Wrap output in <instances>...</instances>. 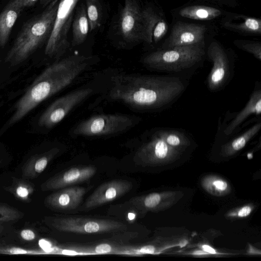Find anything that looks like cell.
Instances as JSON below:
<instances>
[{
	"instance_id": "6da1fadb",
	"label": "cell",
	"mask_w": 261,
	"mask_h": 261,
	"mask_svg": "<svg viewBox=\"0 0 261 261\" xmlns=\"http://www.w3.org/2000/svg\"><path fill=\"white\" fill-rule=\"evenodd\" d=\"M184 76L119 73L113 75L105 95L109 101L144 113L159 112L174 104L186 90Z\"/></svg>"
},
{
	"instance_id": "7a4b0ae2",
	"label": "cell",
	"mask_w": 261,
	"mask_h": 261,
	"mask_svg": "<svg viewBox=\"0 0 261 261\" xmlns=\"http://www.w3.org/2000/svg\"><path fill=\"white\" fill-rule=\"evenodd\" d=\"M93 60L92 57L73 55L48 67L20 99L10 124L18 121L43 100L70 85L90 68Z\"/></svg>"
},
{
	"instance_id": "3957f363",
	"label": "cell",
	"mask_w": 261,
	"mask_h": 261,
	"mask_svg": "<svg viewBox=\"0 0 261 261\" xmlns=\"http://www.w3.org/2000/svg\"><path fill=\"white\" fill-rule=\"evenodd\" d=\"M204 45L161 48L144 56L141 62L149 70L183 76L184 73L193 71L203 63L206 58Z\"/></svg>"
},
{
	"instance_id": "277c9868",
	"label": "cell",
	"mask_w": 261,
	"mask_h": 261,
	"mask_svg": "<svg viewBox=\"0 0 261 261\" xmlns=\"http://www.w3.org/2000/svg\"><path fill=\"white\" fill-rule=\"evenodd\" d=\"M59 1L54 0L41 14L24 24L8 54V61H22L45 40H48L53 28Z\"/></svg>"
},
{
	"instance_id": "5b68a950",
	"label": "cell",
	"mask_w": 261,
	"mask_h": 261,
	"mask_svg": "<svg viewBox=\"0 0 261 261\" xmlns=\"http://www.w3.org/2000/svg\"><path fill=\"white\" fill-rule=\"evenodd\" d=\"M141 120L140 117L126 114H96L76 124L69 134L72 137L88 138L113 137L127 132Z\"/></svg>"
},
{
	"instance_id": "8992f818",
	"label": "cell",
	"mask_w": 261,
	"mask_h": 261,
	"mask_svg": "<svg viewBox=\"0 0 261 261\" xmlns=\"http://www.w3.org/2000/svg\"><path fill=\"white\" fill-rule=\"evenodd\" d=\"M206 57L213 64L206 80V87L211 92H220L230 83L234 76L236 59L217 42L210 44L206 51Z\"/></svg>"
},
{
	"instance_id": "52a82bcc",
	"label": "cell",
	"mask_w": 261,
	"mask_h": 261,
	"mask_svg": "<svg viewBox=\"0 0 261 261\" xmlns=\"http://www.w3.org/2000/svg\"><path fill=\"white\" fill-rule=\"evenodd\" d=\"M79 0H60L53 28L47 41L45 54L61 57L70 46L68 34L72 23L74 11Z\"/></svg>"
},
{
	"instance_id": "ba28073f",
	"label": "cell",
	"mask_w": 261,
	"mask_h": 261,
	"mask_svg": "<svg viewBox=\"0 0 261 261\" xmlns=\"http://www.w3.org/2000/svg\"><path fill=\"white\" fill-rule=\"evenodd\" d=\"M260 114L261 87L260 82H257L248 101L240 112H227L222 122L219 118L216 135L223 136L224 139L231 137L240 132L243 128L255 122H246L249 117L252 115L260 117Z\"/></svg>"
},
{
	"instance_id": "9c48e42d",
	"label": "cell",
	"mask_w": 261,
	"mask_h": 261,
	"mask_svg": "<svg viewBox=\"0 0 261 261\" xmlns=\"http://www.w3.org/2000/svg\"><path fill=\"white\" fill-rule=\"evenodd\" d=\"M49 224L55 229L64 232L83 234L109 233L121 230L126 225L109 219L68 217L48 218Z\"/></svg>"
},
{
	"instance_id": "30bf717a",
	"label": "cell",
	"mask_w": 261,
	"mask_h": 261,
	"mask_svg": "<svg viewBox=\"0 0 261 261\" xmlns=\"http://www.w3.org/2000/svg\"><path fill=\"white\" fill-rule=\"evenodd\" d=\"M94 92L92 87H85L66 93L48 108L41 117L39 124L47 128L55 126Z\"/></svg>"
},
{
	"instance_id": "8fae6325",
	"label": "cell",
	"mask_w": 261,
	"mask_h": 261,
	"mask_svg": "<svg viewBox=\"0 0 261 261\" xmlns=\"http://www.w3.org/2000/svg\"><path fill=\"white\" fill-rule=\"evenodd\" d=\"M143 140L135 158L144 164H154L180 155L184 149L172 147L160 138L153 128L143 134Z\"/></svg>"
},
{
	"instance_id": "7c38bea8",
	"label": "cell",
	"mask_w": 261,
	"mask_h": 261,
	"mask_svg": "<svg viewBox=\"0 0 261 261\" xmlns=\"http://www.w3.org/2000/svg\"><path fill=\"white\" fill-rule=\"evenodd\" d=\"M119 29L125 41L135 42L142 40V14L137 0H124Z\"/></svg>"
},
{
	"instance_id": "4fadbf2b",
	"label": "cell",
	"mask_w": 261,
	"mask_h": 261,
	"mask_svg": "<svg viewBox=\"0 0 261 261\" xmlns=\"http://www.w3.org/2000/svg\"><path fill=\"white\" fill-rule=\"evenodd\" d=\"M132 183L125 180H114L102 184L86 199L83 206L91 210L122 196L132 188Z\"/></svg>"
},
{
	"instance_id": "5bb4252c",
	"label": "cell",
	"mask_w": 261,
	"mask_h": 261,
	"mask_svg": "<svg viewBox=\"0 0 261 261\" xmlns=\"http://www.w3.org/2000/svg\"><path fill=\"white\" fill-rule=\"evenodd\" d=\"M206 29L204 25L178 22L174 25L169 38L161 48L204 44Z\"/></svg>"
},
{
	"instance_id": "9a60e30c",
	"label": "cell",
	"mask_w": 261,
	"mask_h": 261,
	"mask_svg": "<svg viewBox=\"0 0 261 261\" xmlns=\"http://www.w3.org/2000/svg\"><path fill=\"white\" fill-rule=\"evenodd\" d=\"M96 172L92 165L72 167L49 178L41 186L43 191L61 189L69 186L88 181Z\"/></svg>"
},
{
	"instance_id": "2e32d148",
	"label": "cell",
	"mask_w": 261,
	"mask_h": 261,
	"mask_svg": "<svg viewBox=\"0 0 261 261\" xmlns=\"http://www.w3.org/2000/svg\"><path fill=\"white\" fill-rule=\"evenodd\" d=\"M46 197L45 205L58 210H69L76 208L81 203L88 189L83 187H65Z\"/></svg>"
},
{
	"instance_id": "e0dca14e",
	"label": "cell",
	"mask_w": 261,
	"mask_h": 261,
	"mask_svg": "<svg viewBox=\"0 0 261 261\" xmlns=\"http://www.w3.org/2000/svg\"><path fill=\"white\" fill-rule=\"evenodd\" d=\"M261 120L252 123L249 127L241 131L236 135L229 137L231 139L221 147V152L223 155L229 156L242 149L246 145L260 132Z\"/></svg>"
},
{
	"instance_id": "ac0fdd59",
	"label": "cell",
	"mask_w": 261,
	"mask_h": 261,
	"mask_svg": "<svg viewBox=\"0 0 261 261\" xmlns=\"http://www.w3.org/2000/svg\"><path fill=\"white\" fill-rule=\"evenodd\" d=\"M59 152V149L55 148L44 153L31 156L22 167V177L27 179L37 178Z\"/></svg>"
},
{
	"instance_id": "d6986e66",
	"label": "cell",
	"mask_w": 261,
	"mask_h": 261,
	"mask_svg": "<svg viewBox=\"0 0 261 261\" xmlns=\"http://www.w3.org/2000/svg\"><path fill=\"white\" fill-rule=\"evenodd\" d=\"M153 129L160 138L172 147L185 149L192 143L190 134L183 129L155 127Z\"/></svg>"
},
{
	"instance_id": "ffe728a7",
	"label": "cell",
	"mask_w": 261,
	"mask_h": 261,
	"mask_svg": "<svg viewBox=\"0 0 261 261\" xmlns=\"http://www.w3.org/2000/svg\"><path fill=\"white\" fill-rule=\"evenodd\" d=\"M72 46L81 45L86 40L89 29L86 6L83 4L76 9L72 23Z\"/></svg>"
},
{
	"instance_id": "44dd1931",
	"label": "cell",
	"mask_w": 261,
	"mask_h": 261,
	"mask_svg": "<svg viewBox=\"0 0 261 261\" xmlns=\"http://www.w3.org/2000/svg\"><path fill=\"white\" fill-rule=\"evenodd\" d=\"M3 189L17 200L29 203L32 201L31 196L35 191V186L29 179L13 177L11 185L4 187Z\"/></svg>"
},
{
	"instance_id": "7402d4cb",
	"label": "cell",
	"mask_w": 261,
	"mask_h": 261,
	"mask_svg": "<svg viewBox=\"0 0 261 261\" xmlns=\"http://www.w3.org/2000/svg\"><path fill=\"white\" fill-rule=\"evenodd\" d=\"M20 10L7 7L0 14V46H4L8 41L11 30Z\"/></svg>"
},
{
	"instance_id": "603a6c76",
	"label": "cell",
	"mask_w": 261,
	"mask_h": 261,
	"mask_svg": "<svg viewBox=\"0 0 261 261\" xmlns=\"http://www.w3.org/2000/svg\"><path fill=\"white\" fill-rule=\"evenodd\" d=\"M179 14L183 17L195 20H210L221 14V11L215 8L192 6L182 8Z\"/></svg>"
},
{
	"instance_id": "cb8c5ba5",
	"label": "cell",
	"mask_w": 261,
	"mask_h": 261,
	"mask_svg": "<svg viewBox=\"0 0 261 261\" xmlns=\"http://www.w3.org/2000/svg\"><path fill=\"white\" fill-rule=\"evenodd\" d=\"M87 16L90 31L97 28L102 17L101 8L98 0H85Z\"/></svg>"
},
{
	"instance_id": "d4e9b609",
	"label": "cell",
	"mask_w": 261,
	"mask_h": 261,
	"mask_svg": "<svg viewBox=\"0 0 261 261\" xmlns=\"http://www.w3.org/2000/svg\"><path fill=\"white\" fill-rule=\"evenodd\" d=\"M142 40L151 43L152 32L156 21V17L148 9L142 11Z\"/></svg>"
},
{
	"instance_id": "484cf974",
	"label": "cell",
	"mask_w": 261,
	"mask_h": 261,
	"mask_svg": "<svg viewBox=\"0 0 261 261\" xmlns=\"http://www.w3.org/2000/svg\"><path fill=\"white\" fill-rule=\"evenodd\" d=\"M23 216V214L17 208L7 203L0 202V225L16 221Z\"/></svg>"
},
{
	"instance_id": "4316f807",
	"label": "cell",
	"mask_w": 261,
	"mask_h": 261,
	"mask_svg": "<svg viewBox=\"0 0 261 261\" xmlns=\"http://www.w3.org/2000/svg\"><path fill=\"white\" fill-rule=\"evenodd\" d=\"M43 252L27 249L17 246L0 244V254H40Z\"/></svg>"
},
{
	"instance_id": "83f0119b",
	"label": "cell",
	"mask_w": 261,
	"mask_h": 261,
	"mask_svg": "<svg viewBox=\"0 0 261 261\" xmlns=\"http://www.w3.org/2000/svg\"><path fill=\"white\" fill-rule=\"evenodd\" d=\"M236 45L241 49L251 54L255 58L261 61V47L259 43H237Z\"/></svg>"
},
{
	"instance_id": "f1b7e54d",
	"label": "cell",
	"mask_w": 261,
	"mask_h": 261,
	"mask_svg": "<svg viewBox=\"0 0 261 261\" xmlns=\"http://www.w3.org/2000/svg\"><path fill=\"white\" fill-rule=\"evenodd\" d=\"M239 27L245 31L251 33H260V21L259 19L248 17L240 25Z\"/></svg>"
},
{
	"instance_id": "f546056e",
	"label": "cell",
	"mask_w": 261,
	"mask_h": 261,
	"mask_svg": "<svg viewBox=\"0 0 261 261\" xmlns=\"http://www.w3.org/2000/svg\"><path fill=\"white\" fill-rule=\"evenodd\" d=\"M209 190H212L217 193H223L228 189L227 183L221 179H215L208 183Z\"/></svg>"
},
{
	"instance_id": "4dcf8cb0",
	"label": "cell",
	"mask_w": 261,
	"mask_h": 261,
	"mask_svg": "<svg viewBox=\"0 0 261 261\" xmlns=\"http://www.w3.org/2000/svg\"><path fill=\"white\" fill-rule=\"evenodd\" d=\"M167 25L164 21H159L154 27L152 32V37L155 42L158 41L166 33Z\"/></svg>"
},
{
	"instance_id": "1f68e13d",
	"label": "cell",
	"mask_w": 261,
	"mask_h": 261,
	"mask_svg": "<svg viewBox=\"0 0 261 261\" xmlns=\"http://www.w3.org/2000/svg\"><path fill=\"white\" fill-rule=\"evenodd\" d=\"M38 0H11L7 7L14 8L21 11L25 7L34 5Z\"/></svg>"
},
{
	"instance_id": "d6a6232c",
	"label": "cell",
	"mask_w": 261,
	"mask_h": 261,
	"mask_svg": "<svg viewBox=\"0 0 261 261\" xmlns=\"http://www.w3.org/2000/svg\"><path fill=\"white\" fill-rule=\"evenodd\" d=\"M20 238L26 241H33L37 238V235L32 229L27 228L23 229L20 231Z\"/></svg>"
},
{
	"instance_id": "836d02e7",
	"label": "cell",
	"mask_w": 261,
	"mask_h": 261,
	"mask_svg": "<svg viewBox=\"0 0 261 261\" xmlns=\"http://www.w3.org/2000/svg\"><path fill=\"white\" fill-rule=\"evenodd\" d=\"M112 251V247L108 244H101L97 245L95 248L96 253L103 254L110 253Z\"/></svg>"
},
{
	"instance_id": "e575fe53",
	"label": "cell",
	"mask_w": 261,
	"mask_h": 261,
	"mask_svg": "<svg viewBox=\"0 0 261 261\" xmlns=\"http://www.w3.org/2000/svg\"><path fill=\"white\" fill-rule=\"evenodd\" d=\"M251 210V208L249 206H244L239 210L238 215L240 217H246L250 214Z\"/></svg>"
},
{
	"instance_id": "d590c367",
	"label": "cell",
	"mask_w": 261,
	"mask_h": 261,
	"mask_svg": "<svg viewBox=\"0 0 261 261\" xmlns=\"http://www.w3.org/2000/svg\"><path fill=\"white\" fill-rule=\"evenodd\" d=\"M154 250L152 246L148 245L141 248L140 251L143 253H153L154 252Z\"/></svg>"
},
{
	"instance_id": "8d00e7d4",
	"label": "cell",
	"mask_w": 261,
	"mask_h": 261,
	"mask_svg": "<svg viewBox=\"0 0 261 261\" xmlns=\"http://www.w3.org/2000/svg\"><path fill=\"white\" fill-rule=\"evenodd\" d=\"M202 248L204 251L208 252L209 253H211V254H216V252L215 250V249L208 245H204L202 246Z\"/></svg>"
},
{
	"instance_id": "74e56055",
	"label": "cell",
	"mask_w": 261,
	"mask_h": 261,
	"mask_svg": "<svg viewBox=\"0 0 261 261\" xmlns=\"http://www.w3.org/2000/svg\"><path fill=\"white\" fill-rule=\"evenodd\" d=\"M54 0H40V3L43 6H46Z\"/></svg>"
},
{
	"instance_id": "f35d334b",
	"label": "cell",
	"mask_w": 261,
	"mask_h": 261,
	"mask_svg": "<svg viewBox=\"0 0 261 261\" xmlns=\"http://www.w3.org/2000/svg\"><path fill=\"white\" fill-rule=\"evenodd\" d=\"M3 228L4 227L2 225H0V233L3 231Z\"/></svg>"
},
{
	"instance_id": "ab89813d",
	"label": "cell",
	"mask_w": 261,
	"mask_h": 261,
	"mask_svg": "<svg viewBox=\"0 0 261 261\" xmlns=\"http://www.w3.org/2000/svg\"><path fill=\"white\" fill-rule=\"evenodd\" d=\"M1 163H2V161H1V160H0V164H1Z\"/></svg>"
}]
</instances>
